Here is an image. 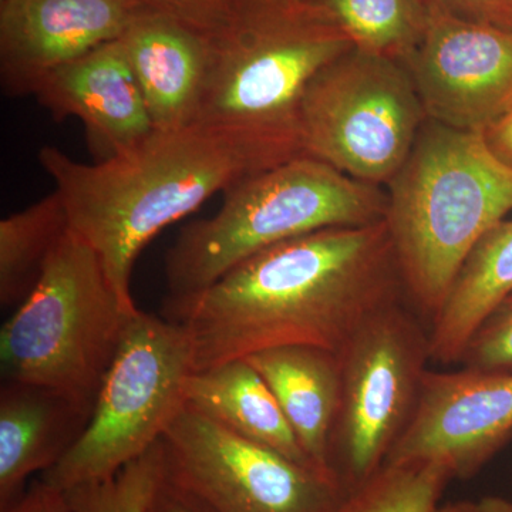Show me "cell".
Instances as JSON below:
<instances>
[{
  "instance_id": "obj_1",
  "label": "cell",
  "mask_w": 512,
  "mask_h": 512,
  "mask_svg": "<svg viewBox=\"0 0 512 512\" xmlns=\"http://www.w3.org/2000/svg\"><path fill=\"white\" fill-rule=\"evenodd\" d=\"M406 301L386 221L333 227L264 249L204 291L165 301L194 372L279 346L339 353L377 312Z\"/></svg>"
},
{
  "instance_id": "obj_2",
  "label": "cell",
  "mask_w": 512,
  "mask_h": 512,
  "mask_svg": "<svg viewBox=\"0 0 512 512\" xmlns=\"http://www.w3.org/2000/svg\"><path fill=\"white\" fill-rule=\"evenodd\" d=\"M305 156L278 141L224 124L192 123L156 130L109 160L79 163L60 148L39 151L69 227L99 256L121 301L137 308L131 276L138 255L158 232L239 181Z\"/></svg>"
},
{
  "instance_id": "obj_3",
  "label": "cell",
  "mask_w": 512,
  "mask_h": 512,
  "mask_svg": "<svg viewBox=\"0 0 512 512\" xmlns=\"http://www.w3.org/2000/svg\"><path fill=\"white\" fill-rule=\"evenodd\" d=\"M386 187L384 221L404 296L430 323L477 242L512 211V171L483 131L427 119Z\"/></svg>"
},
{
  "instance_id": "obj_4",
  "label": "cell",
  "mask_w": 512,
  "mask_h": 512,
  "mask_svg": "<svg viewBox=\"0 0 512 512\" xmlns=\"http://www.w3.org/2000/svg\"><path fill=\"white\" fill-rule=\"evenodd\" d=\"M210 62L195 123L245 128L301 151L306 87L352 42L311 0H231L208 32Z\"/></svg>"
},
{
  "instance_id": "obj_5",
  "label": "cell",
  "mask_w": 512,
  "mask_h": 512,
  "mask_svg": "<svg viewBox=\"0 0 512 512\" xmlns=\"http://www.w3.org/2000/svg\"><path fill=\"white\" fill-rule=\"evenodd\" d=\"M214 217L181 229L165 255L167 298L204 291L252 255L333 227L386 218L387 192L299 156L244 178L224 192Z\"/></svg>"
},
{
  "instance_id": "obj_6",
  "label": "cell",
  "mask_w": 512,
  "mask_h": 512,
  "mask_svg": "<svg viewBox=\"0 0 512 512\" xmlns=\"http://www.w3.org/2000/svg\"><path fill=\"white\" fill-rule=\"evenodd\" d=\"M99 256L72 229L0 330L3 380L47 387L94 409L128 320Z\"/></svg>"
},
{
  "instance_id": "obj_7",
  "label": "cell",
  "mask_w": 512,
  "mask_h": 512,
  "mask_svg": "<svg viewBox=\"0 0 512 512\" xmlns=\"http://www.w3.org/2000/svg\"><path fill=\"white\" fill-rule=\"evenodd\" d=\"M192 372L184 326L138 309L128 320L86 430L39 480L66 493L116 476L160 443L185 406Z\"/></svg>"
},
{
  "instance_id": "obj_8",
  "label": "cell",
  "mask_w": 512,
  "mask_h": 512,
  "mask_svg": "<svg viewBox=\"0 0 512 512\" xmlns=\"http://www.w3.org/2000/svg\"><path fill=\"white\" fill-rule=\"evenodd\" d=\"M426 120L407 67L353 47L306 87L299 138L305 156L382 187L402 168Z\"/></svg>"
},
{
  "instance_id": "obj_9",
  "label": "cell",
  "mask_w": 512,
  "mask_h": 512,
  "mask_svg": "<svg viewBox=\"0 0 512 512\" xmlns=\"http://www.w3.org/2000/svg\"><path fill=\"white\" fill-rule=\"evenodd\" d=\"M338 355L342 397L329 467L348 495L384 466L413 419L431 360L429 323L406 301L393 303Z\"/></svg>"
},
{
  "instance_id": "obj_10",
  "label": "cell",
  "mask_w": 512,
  "mask_h": 512,
  "mask_svg": "<svg viewBox=\"0 0 512 512\" xmlns=\"http://www.w3.org/2000/svg\"><path fill=\"white\" fill-rule=\"evenodd\" d=\"M164 477L208 512H338L335 477L245 439L185 403L160 440Z\"/></svg>"
},
{
  "instance_id": "obj_11",
  "label": "cell",
  "mask_w": 512,
  "mask_h": 512,
  "mask_svg": "<svg viewBox=\"0 0 512 512\" xmlns=\"http://www.w3.org/2000/svg\"><path fill=\"white\" fill-rule=\"evenodd\" d=\"M429 9L426 32L403 62L427 119L483 131L512 107V30Z\"/></svg>"
},
{
  "instance_id": "obj_12",
  "label": "cell",
  "mask_w": 512,
  "mask_h": 512,
  "mask_svg": "<svg viewBox=\"0 0 512 512\" xmlns=\"http://www.w3.org/2000/svg\"><path fill=\"white\" fill-rule=\"evenodd\" d=\"M512 436V372L427 370L409 427L384 464L430 460L473 477Z\"/></svg>"
},
{
  "instance_id": "obj_13",
  "label": "cell",
  "mask_w": 512,
  "mask_h": 512,
  "mask_svg": "<svg viewBox=\"0 0 512 512\" xmlns=\"http://www.w3.org/2000/svg\"><path fill=\"white\" fill-rule=\"evenodd\" d=\"M153 0H2L0 74L12 97L33 96L47 74L119 40Z\"/></svg>"
},
{
  "instance_id": "obj_14",
  "label": "cell",
  "mask_w": 512,
  "mask_h": 512,
  "mask_svg": "<svg viewBox=\"0 0 512 512\" xmlns=\"http://www.w3.org/2000/svg\"><path fill=\"white\" fill-rule=\"evenodd\" d=\"M33 96L57 120L82 121L97 161L133 150L156 131L120 40L53 70Z\"/></svg>"
},
{
  "instance_id": "obj_15",
  "label": "cell",
  "mask_w": 512,
  "mask_h": 512,
  "mask_svg": "<svg viewBox=\"0 0 512 512\" xmlns=\"http://www.w3.org/2000/svg\"><path fill=\"white\" fill-rule=\"evenodd\" d=\"M119 40L154 128L195 123L210 62L207 30L150 3Z\"/></svg>"
},
{
  "instance_id": "obj_16",
  "label": "cell",
  "mask_w": 512,
  "mask_h": 512,
  "mask_svg": "<svg viewBox=\"0 0 512 512\" xmlns=\"http://www.w3.org/2000/svg\"><path fill=\"white\" fill-rule=\"evenodd\" d=\"M92 410L37 384L3 380L0 389V511L25 494L76 444Z\"/></svg>"
},
{
  "instance_id": "obj_17",
  "label": "cell",
  "mask_w": 512,
  "mask_h": 512,
  "mask_svg": "<svg viewBox=\"0 0 512 512\" xmlns=\"http://www.w3.org/2000/svg\"><path fill=\"white\" fill-rule=\"evenodd\" d=\"M245 359L275 394L313 466L333 476L329 467L330 441L342 397L338 353L293 345L261 350Z\"/></svg>"
},
{
  "instance_id": "obj_18",
  "label": "cell",
  "mask_w": 512,
  "mask_h": 512,
  "mask_svg": "<svg viewBox=\"0 0 512 512\" xmlns=\"http://www.w3.org/2000/svg\"><path fill=\"white\" fill-rule=\"evenodd\" d=\"M185 403L245 439L315 467L275 394L245 357L192 372L185 384Z\"/></svg>"
},
{
  "instance_id": "obj_19",
  "label": "cell",
  "mask_w": 512,
  "mask_h": 512,
  "mask_svg": "<svg viewBox=\"0 0 512 512\" xmlns=\"http://www.w3.org/2000/svg\"><path fill=\"white\" fill-rule=\"evenodd\" d=\"M512 292V221H500L477 242L446 301L429 323L431 360L460 363L478 326Z\"/></svg>"
},
{
  "instance_id": "obj_20",
  "label": "cell",
  "mask_w": 512,
  "mask_h": 512,
  "mask_svg": "<svg viewBox=\"0 0 512 512\" xmlns=\"http://www.w3.org/2000/svg\"><path fill=\"white\" fill-rule=\"evenodd\" d=\"M69 220L56 191L0 221V303L19 306L33 291Z\"/></svg>"
},
{
  "instance_id": "obj_21",
  "label": "cell",
  "mask_w": 512,
  "mask_h": 512,
  "mask_svg": "<svg viewBox=\"0 0 512 512\" xmlns=\"http://www.w3.org/2000/svg\"><path fill=\"white\" fill-rule=\"evenodd\" d=\"M355 49L403 63L429 22L427 0H311Z\"/></svg>"
},
{
  "instance_id": "obj_22",
  "label": "cell",
  "mask_w": 512,
  "mask_h": 512,
  "mask_svg": "<svg viewBox=\"0 0 512 512\" xmlns=\"http://www.w3.org/2000/svg\"><path fill=\"white\" fill-rule=\"evenodd\" d=\"M453 478L439 461L384 464L346 495L338 512H437L444 488Z\"/></svg>"
},
{
  "instance_id": "obj_23",
  "label": "cell",
  "mask_w": 512,
  "mask_h": 512,
  "mask_svg": "<svg viewBox=\"0 0 512 512\" xmlns=\"http://www.w3.org/2000/svg\"><path fill=\"white\" fill-rule=\"evenodd\" d=\"M163 477L160 443L116 476L66 491L76 512H146Z\"/></svg>"
},
{
  "instance_id": "obj_24",
  "label": "cell",
  "mask_w": 512,
  "mask_h": 512,
  "mask_svg": "<svg viewBox=\"0 0 512 512\" xmlns=\"http://www.w3.org/2000/svg\"><path fill=\"white\" fill-rule=\"evenodd\" d=\"M460 363L481 372H512V292L478 326Z\"/></svg>"
},
{
  "instance_id": "obj_25",
  "label": "cell",
  "mask_w": 512,
  "mask_h": 512,
  "mask_svg": "<svg viewBox=\"0 0 512 512\" xmlns=\"http://www.w3.org/2000/svg\"><path fill=\"white\" fill-rule=\"evenodd\" d=\"M427 3L457 18L512 30V15L505 0H427Z\"/></svg>"
},
{
  "instance_id": "obj_26",
  "label": "cell",
  "mask_w": 512,
  "mask_h": 512,
  "mask_svg": "<svg viewBox=\"0 0 512 512\" xmlns=\"http://www.w3.org/2000/svg\"><path fill=\"white\" fill-rule=\"evenodd\" d=\"M160 8L170 10L188 22L211 32L227 15L231 0H153Z\"/></svg>"
},
{
  "instance_id": "obj_27",
  "label": "cell",
  "mask_w": 512,
  "mask_h": 512,
  "mask_svg": "<svg viewBox=\"0 0 512 512\" xmlns=\"http://www.w3.org/2000/svg\"><path fill=\"white\" fill-rule=\"evenodd\" d=\"M0 512H76L72 504L67 500L66 494L55 490L37 480L30 485L25 494L10 505L9 508Z\"/></svg>"
},
{
  "instance_id": "obj_28",
  "label": "cell",
  "mask_w": 512,
  "mask_h": 512,
  "mask_svg": "<svg viewBox=\"0 0 512 512\" xmlns=\"http://www.w3.org/2000/svg\"><path fill=\"white\" fill-rule=\"evenodd\" d=\"M146 512H208L194 498L161 477L160 484L154 491Z\"/></svg>"
},
{
  "instance_id": "obj_29",
  "label": "cell",
  "mask_w": 512,
  "mask_h": 512,
  "mask_svg": "<svg viewBox=\"0 0 512 512\" xmlns=\"http://www.w3.org/2000/svg\"><path fill=\"white\" fill-rule=\"evenodd\" d=\"M483 137L488 150L512 171V107L494 123L484 128Z\"/></svg>"
},
{
  "instance_id": "obj_30",
  "label": "cell",
  "mask_w": 512,
  "mask_h": 512,
  "mask_svg": "<svg viewBox=\"0 0 512 512\" xmlns=\"http://www.w3.org/2000/svg\"><path fill=\"white\" fill-rule=\"evenodd\" d=\"M477 505L478 512H512V501L501 497H484Z\"/></svg>"
},
{
  "instance_id": "obj_31",
  "label": "cell",
  "mask_w": 512,
  "mask_h": 512,
  "mask_svg": "<svg viewBox=\"0 0 512 512\" xmlns=\"http://www.w3.org/2000/svg\"><path fill=\"white\" fill-rule=\"evenodd\" d=\"M437 512H478V505L473 501H456L441 505Z\"/></svg>"
},
{
  "instance_id": "obj_32",
  "label": "cell",
  "mask_w": 512,
  "mask_h": 512,
  "mask_svg": "<svg viewBox=\"0 0 512 512\" xmlns=\"http://www.w3.org/2000/svg\"><path fill=\"white\" fill-rule=\"evenodd\" d=\"M505 3H507L508 9H510L512 15V0H505Z\"/></svg>"
}]
</instances>
